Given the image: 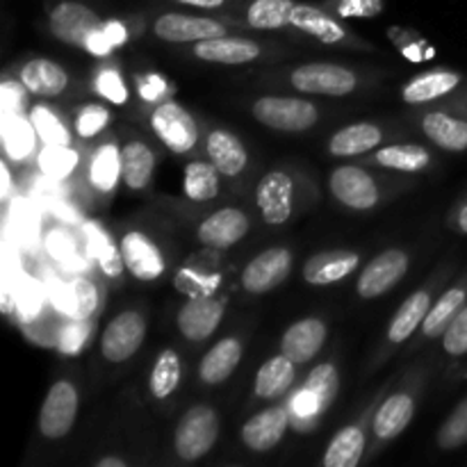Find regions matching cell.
<instances>
[{"label":"cell","instance_id":"31","mask_svg":"<svg viewBox=\"0 0 467 467\" xmlns=\"http://www.w3.org/2000/svg\"><path fill=\"white\" fill-rule=\"evenodd\" d=\"M422 130L433 144L445 150H467V121L459 117H450L445 112H429L422 119Z\"/></svg>","mask_w":467,"mask_h":467},{"label":"cell","instance_id":"55","mask_svg":"<svg viewBox=\"0 0 467 467\" xmlns=\"http://www.w3.org/2000/svg\"><path fill=\"white\" fill-rule=\"evenodd\" d=\"M0 173H3V190H0V194L3 196H7L9 194V171H7V167H0Z\"/></svg>","mask_w":467,"mask_h":467},{"label":"cell","instance_id":"17","mask_svg":"<svg viewBox=\"0 0 467 467\" xmlns=\"http://www.w3.org/2000/svg\"><path fill=\"white\" fill-rule=\"evenodd\" d=\"M287 427H290V413L285 406H272L267 410H260L242 427V442L246 450L265 454L283 441Z\"/></svg>","mask_w":467,"mask_h":467},{"label":"cell","instance_id":"41","mask_svg":"<svg viewBox=\"0 0 467 467\" xmlns=\"http://www.w3.org/2000/svg\"><path fill=\"white\" fill-rule=\"evenodd\" d=\"M30 121L44 144L71 146V132H68V128L64 126L62 119H59L53 109L46 108V105H35V108L30 109Z\"/></svg>","mask_w":467,"mask_h":467},{"label":"cell","instance_id":"37","mask_svg":"<svg viewBox=\"0 0 467 467\" xmlns=\"http://www.w3.org/2000/svg\"><path fill=\"white\" fill-rule=\"evenodd\" d=\"M219 169L213 162H190L182 173V190L190 201L208 203L219 196Z\"/></svg>","mask_w":467,"mask_h":467},{"label":"cell","instance_id":"47","mask_svg":"<svg viewBox=\"0 0 467 467\" xmlns=\"http://www.w3.org/2000/svg\"><path fill=\"white\" fill-rule=\"evenodd\" d=\"M126 39H128L126 26L119 21H108V23H103V27H100L99 32H96V36L91 39L89 48L87 50L94 55H108L114 46L123 44Z\"/></svg>","mask_w":467,"mask_h":467},{"label":"cell","instance_id":"22","mask_svg":"<svg viewBox=\"0 0 467 467\" xmlns=\"http://www.w3.org/2000/svg\"><path fill=\"white\" fill-rule=\"evenodd\" d=\"M208 158L214 167L222 171V176H240L249 164V153L240 137L228 130H213L205 141Z\"/></svg>","mask_w":467,"mask_h":467},{"label":"cell","instance_id":"39","mask_svg":"<svg viewBox=\"0 0 467 467\" xmlns=\"http://www.w3.org/2000/svg\"><path fill=\"white\" fill-rule=\"evenodd\" d=\"M36 130L32 126L30 117L18 114H5L3 119V141L5 150L12 160H26L35 150Z\"/></svg>","mask_w":467,"mask_h":467},{"label":"cell","instance_id":"16","mask_svg":"<svg viewBox=\"0 0 467 467\" xmlns=\"http://www.w3.org/2000/svg\"><path fill=\"white\" fill-rule=\"evenodd\" d=\"M121 255L128 272L140 281H158L164 274V255L141 231H130L121 237Z\"/></svg>","mask_w":467,"mask_h":467},{"label":"cell","instance_id":"50","mask_svg":"<svg viewBox=\"0 0 467 467\" xmlns=\"http://www.w3.org/2000/svg\"><path fill=\"white\" fill-rule=\"evenodd\" d=\"M383 0H337L336 9L340 16H377L383 12Z\"/></svg>","mask_w":467,"mask_h":467},{"label":"cell","instance_id":"19","mask_svg":"<svg viewBox=\"0 0 467 467\" xmlns=\"http://www.w3.org/2000/svg\"><path fill=\"white\" fill-rule=\"evenodd\" d=\"M194 55L203 62L214 64H228V67H237V64H249L260 57V46L255 41L244 39V36H213V39L196 41Z\"/></svg>","mask_w":467,"mask_h":467},{"label":"cell","instance_id":"7","mask_svg":"<svg viewBox=\"0 0 467 467\" xmlns=\"http://www.w3.org/2000/svg\"><path fill=\"white\" fill-rule=\"evenodd\" d=\"M78 418V390L71 381H55L39 413V431L50 441L64 438Z\"/></svg>","mask_w":467,"mask_h":467},{"label":"cell","instance_id":"5","mask_svg":"<svg viewBox=\"0 0 467 467\" xmlns=\"http://www.w3.org/2000/svg\"><path fill=\"white\" fill-rule=\"evenodd\" d=\"M290 82L304 94L347 96L356 89L358 78L340 64H301L292 71Z\"/></svg>","mask_w":467,"mask_h":467},{"label":"cell","instance_id":"30","mask_svg":"<svg viewBox=\"0 0 467 467\" xmlns=\"http://www.w3.org/2000/svg\"><path fill=\"white\" fill-rule=\"evenodd\" d=\"M461 85V76L454 71H429L413 78L409 85L401 89V99L409 105H422L429 100H436L454 91Z\"/></svg>","mask_w":467,"mask_h":467},{"label":"cell","instance_id":"2","mask_svg":"<svg viewBox=\"0 0 467 467\" xmlns=\"http://www.w3.org/2000/svg\"><path fill=\"white\" fill-rule=\"evenodd\" d=\"M254 117L281 132H304L317 123V108L310 100L290 96H263L254 103Z\"/></svg>","mask_w":467,"mask_h":467},{"label":"cell","instance_id":"40","mask_svg":"<svg viewBox=\"0 0 467 467\" xmlns=\"http://www.w3.org/2000/svg\"><path fill=\"white\" fill-rule=\"evenodd\" d=\"M182 377V365L181 358L173 349H164L158 356L153 365V372H150V392H153L155 400H167L176 392L178 383Z\"/></svg>","mask_w":467,"mask_h":467},{"label":"cell","instance_id":"29","mask_svg":"<svg viewBox=\"0 0 467 467\" xmlns=\"http://www.w3.org/2000/svg\"><path fill=\"white\" fill-rule=\"evenodd\" d=\"M121 164H123V182L132 192H141L150 185L155 173V153L149 144L135 140L128 141L121 149Z\"/></svg>","mask_w":467,"mask_h":467},{"label":"cell","instance_id":"42","mask_svg":"<svg viewBox=\"0 0 467 467\" xmlns=\"http://www.w3.org/2000/svg\"><path fill=\"white\" fill-rule=\"evenodd\" d=\"M467 445V397L450 413L438 431V447L445 451Z\"/></svg>","mask_w":467,"mask_h":467},{"label":"cell","instance_id":"6","mask_svg":"<svg viewBox=\"0 0 467 467\" xmlns=\"http://www.w3.org/2000/svg\"><path fill=\"white\" fill-rule=\"evenodd\" d=\"M144 337L146 319L137 310H126L105 327L103 337H100V351L109 363H123L140 351Z\"/></svg>","mask_w":467,"mask_h":467},{"label":"cell","instance_id":"53","mask_svg":"<svg viewBox=\"0 0 467 467\" xmlns=\"http://www.w3.org/2000/svg\"><path fill=\"white\" fill-rule=\"evenodd\" d=\"M99 467H126V461L123 459H117V456H105V459H100Z\"/></svg>","mask_w":467,"mask_h":467},{"label":"cell","instance_id":"14","mask_svg":"<svg viewBox=\"0 0 467 467\" xmlns=\"http://www.w3.org/2000/svg\"><path fill=\"white\" fill-rule=\"evenodd\" d=\"M153 32L158 39L171 41V44H190V41L213 39V36L226 35V26L208 16H190V14L169 12L158 16L153 23Z\"/></svg>","mask_w":467,"mask_h":467},{"label":"cell","instance_id":"3","mask_svg":"<svg viewBox=\"0 0 467 467\" xmlns=\"http://www.w3.org/2000/svg\"><path fill=\"white\" fill-rule=\"evenodd\" d=\"M103 23L105 21H100L94 9L82 3H76V0L57 3L48 12L50 32L59 41H64L68 46H76V48H89L91 39L103 27Z\"/></svg>","mask_w":467,"mask_h":467},{"label":"cell","instance_id":"32","mask_svg":"<svg viewBox=\"0 0 467 467\" xmlns=\"http://www.w3.org/2000/svg\"><path fill=\"white\" fill-rule=\"evenodd\" d=\"M365 454V433L360 427H345L336 433L324 451L327 467H356Z\"/></svg>","mask_w":467,"mask_h":467},{"label":"cell","instance_id":"48","mask_svg":"<svg viewBox=\"0 0 467 467\" xmlns=\"http://www.w3.org/2000/svg\"><path fill=\"white\" fill-rule=\"evenodd\" d=\"M96 254H99L100 265H103V272L109 276H119L126 267L121 255V246H114L112 237L99 235V244H96Z\"/></svg>","mask_w":467,"mask_h":467},{"label":"cell","instance_id":"49","mask_svg":"<svg viewBox=\"0 0 467 467\" xmlns=\"http://www.w3.org/2000/svg\"><path fill=\"white\" fill-rule=\"evenodd\" d=\"M87 336H89V328H87L85 319H73L68 327H64L62 336H59V349H62L64 354H76V351H80V347L85 345Z\"/></svg>","mask_w":467,"mask_h":467},{"label":"cell","instance_id":"51","mask_svg":"<svg viewBox=\"0 0 467 467\" xmlns=\"http://www.w3.org/2000/svg\"><path fill=\"white\" fill-rule=\"evenodd\" d=\"M21 87H16L14 82H5V85H3V109H5V114H18V112H21L23 103H26V96H23Z\"/></svg>","mask_w":467,"mask_h":467},{"label":"cell","instance_id":"54","mask_svg":"<svg viewBox=\"0 0 467 467\" xmlns=\"http://www.w3.org/2000/svg\"><path fill=\"white\" fill-rule=\"evenodd\" d=\"M456 226H459L461 233H465V235H467V203L463 205V208H461L459 217H456Z\"/></svg>","mask_w":467,"mask_h":467},{"label":"cell","instance_id":"27","mask_svg":"<svg viewBox=\"0 0 467 467\" xmlns=\"http://www.w3.org/2000/svg\"><path fill=\"white\" fill-rule=\"evenodd\" d=\"M292 26H295L296 30L306 32V35L315 36V39L322 41V44L327 46L340 44L347 36V30L336 21V18L328 16L324 9L313 7V5L306 3H296L295 12H292Z\"/></svg>","mask_w":467,"mask_h":467},{"label":"cell","instance_id":"33","mask_svg":"<svg viewBox=\"0 0 467 467\" xmlns=\"http://www.w3.org/2000/svg\"><path fill=\"white\" fill-rule=\"evenodd\" d=\"M429 308H431V296L427 292H415L409 299L401 304V308L397 310L395 317H392L390 328H388V337L390 342H404L418 331V327H422L424 317H427Z\"/></svg>","mask_w":467,"mask_h":467},{"label":"cell","instance_id":"8","mask_svg":"<svg viewBox=\"0 0 467 467\" xmlns=\"http://www.w3.org/2000/svg\"><path fill=\"white\" fill-rule=\"evenodd\" d=\"M292 272V254L285 246H272L255 255L242 272V287L249 295H267L276 290Z\"/></svg>","mask_w":467,"mask_h":467},{"label":"cell","instance_id":"52","mask_svg":"<svg viewBox=\"0 0 467 467\" xmlns=\"http://www.w3.org/2000/svg\"><path fill=\"white\" fill-rule=\"evenodd\" d=\"M176 3L187 5V7H199V9H219L226 5V0H176Z\"/></svg>","mask_w":467,"mask_h":467},{"label":"cell","instance_id":"9","mask_svg":"<svg viewBox=\"0 0 467 467\" xmlns=\"http://www.w3.org/2000/svg\"><path fill=\"white\" fill-rule=\"evenodd\" d=\"M328 190H331V194L342 205H347L351 210H360V213L377 208L379 199H381L377 181L365 169L349 167V164L337 167L331 173V178H328Z\"/></svg>","mask_w":467,"mask_h":467},{"label":"cell","instance_id":"10","mask_svg":"<svg viewBox=\"0 0 467 467\" xmlns=\"http://www.w3.org/2000/svg\"><path fill=\"white\" fill-rule=\"evenodd\" d=\"M406 272H409V255L401 249H388L379 254L372 263L365 265L356 290L363 299H377L390 292L406 276Z\"/></svg>","mask_w":467,"mask_h":467},{"label":"cell","instance_id":"38","mask_svg":"<svg viewBox=\"0 0 467 467\" xmlns=\"http://www.w3.org/2000/svg\"><path fill=\"white\" fill-rule=\"evenodd\" d=\"M377 162L381 167L395 169V171H404V173H418L422 169L429 167L431 162V155L424 146L418 144H392V146H383V149L377 150Z\"/></svg>","mask_w":467,"mask_h":467},{"label":"cell","instance_id":"12","mask_svg":"<svg viewBox=\"0 0 467 467\" xmlns=\"http://www.w3.org/2000/svg\"><path fill=\"white\" fill-rule=\"evenodd\" d=\"M226 313V301L208 295H196L178 310V331L192 342H203L213 336Z\"/></svg>","mask_w":467,"mask_h":467},{"label":"cell","instance_id":"13","mask_svg":"<svg viewBox=\"0 0 467 467\" xmlns=\"http://www.w3.org/2000/svg\"><path fill=\"white\" fill-rule=\"evenodd\" d=\"M340 390V374L331 363H322L308 374L299 397L295 400V410L301 418H319L336 401Z\"/></svg>","mask_w":467,"mask_h":467},{"label":"cell","instance_id":"35","mask_svg":"<svg viewBox=\"0 0 467 467\" xmlns=\"http://www.w3.org/2000/svg\"><path fill=\"white\" fill-rule=\"evenodd\" d=\"M295 0H251L246 7V23L254 30H281L292 26Z\"/></svg>","mask_w":467,"mask_h":467},{"label":"cell","instance_id":"36","mask_svg":"<svg viewBox=\"0 0 467 467\" xmlns=\"http://www.w3.org/2000/svg\"><path fill=\"white\" fill-rule=\"evenodd\" d=\"M467 304V290L465 287H451L447 290L436 304H431L427 317H424L422 333L427 337H438L447 331L451 322H454L456 315L461 313V308Z\"/></svg>","mask_w":467,"mask_h":467},{"label":"cell","instance_id":"34","mask_svg":"<svg viewBox=\"0 0 467 467\" xmlns=\"http://www.w3.org/2000/svg\"><path fill=\"white\" fill-rule=\"evenodd\" d=\"M119 181H123L121 149H117L114 144L99 146L89 162V182L99 192L108 194L117 187Z\"/></svg>","mask_w":467,"mask_h":467},{"label":"cell","instance_id":"25","mask_svg":"<svg viewBox=\"0 0 467 467\" xmlns=\"http://www.w3.org/2000/svg\"><path fill=\"white\" fill-rule=\"evenodd\" d=\"M413 415V397L406 395V392H397V395L388 397L381 409H379V413L374 415V433H377L379 441H395L397 436L406 431Z\"/></svg>","mask_w":467,"mask_h":467},{"label":"cell","instance_id":"44","mask_svg":"<svg viewBox=\"0 0 467 467\" xmlns=\"http://www.w3.org/2000/svg\"><path fill=\"white\" fill-rule=\"evenodd\" d=\"M112 121L109 117V109L103 108L99 103H89L78 112L76 117V132L82 140H91V137L99 135L103 128H108V123Z\"/></svg>","mask_w":467,"mask_h":467},{"label":"cell","instance_id":"21","mask_svg":"<svg viewBox=\"0 0 467 467\" xmlns=\"http://www.w3.org/2000/svg\"><path fill=\"white\" fill-rule=\"evenodd\" d=\"M21 85L30 94L41 96V99H53L68 87V73L53 59L36 57L23 64Z\"/></svg>","mask_w":467,"mask_h":467},{"label":"cell","instance_id":"4","mask_svg":"<svg viewBox=\"0 0 467 467\" xmlns=\"http://www.w3.org/2000/svg\"><path fill=\"white\" fill-rule=\"evenodd\" d=\"M150 128L173 153H190L199 141L194 117L178 103H160L150 114Z\"/></svg>","mask_w":467,"mask_h":467},{"label":"cell","instance_id":"45","mask_svg":"<svg viewBox=\"0 0 467 467\" xmlns=\"http://www.w3.org/2000/svg\"><path fill=\"white\" fill-rule=\"evenodd\" d=\"M94 87L105 100H109V103L123 105L128 100V87L123 85V78L119 76V71H114V68H100V71L96 73Z\"/></svg>","mask_w":467,"mask_h":467},{"label":"cell","instance_id":"28","mask_svg":"<svg viewBox=\"0 0 467 467\" xmlns=\"http://www.w3.org/2000/svg\"><path fill=\"white\" fill-rule=\"evenodd\" d=\"M55 304L67 317L89 319L99 308V290L89 278H73L59 287Z\"/></svg>","mask_w":467,"mask_h":467},{"label":"cell","instance_id":"43","mask_svg":"<svg viewBox=\"0 0 467 467\" xmlns=\"http://www.w3.org/2000/svg\"><path fill=\"white\" fill-rule=\"evenodd\" d=\"M78 153L71 146H55L46 144L39 153V167L46 176L50 178H67L76 169Z\"/></svg>","mask_w":467,"mask_h":467},{"label":"cell","instance_id":"26","mask_svg":"<svg viewBox=\"0 0 467 467\" xmlns=\"http://www.w3.org/2000/svg\"><path fill=\"white\" fill-rule=\"evenodd\" d=\"M383 141V130L374 123H354V126H347L342 130H337L336 135L328 141V153L333 158H354V155H363L368 150L377 149Z\"/></svg>","mask_w":467,"mask_h":467},{"label":"cell","instance_id":"23","mask_svg":"<svg viewBox=\"0 0 467 467\" xmlns=\"http://www.w3.org/2000/svg\"><path fill=\"white\" fill-rule=\"evenodd\" d=\"M242 360V342L237 337H223L219 340L208 354L203 356L199 365V377L205 386H219L226 381L237 369Z\"/></svg>","mask_w":467,"mask_h":467},{"label":"cell","instance_id":"46","mask_svg":"<svg viewBox=\"0 0 467 467\" xmlns=\"http://www.w3.org/2000/svg\"><path fill=\"white\" fill-rule=\"evenodd\" d=\"M442 347L450 356L459 358V356L467 354V304L461 308V313L456 315L454 322L447 327V331L442 333Z\"/></svg>","mask_w":467,"mask_h":467},{"label":"cell","instance_id":"15","mask_svg":"<svg viewBox=\"0 0 467 467\" xmlns=\"http://www.w3.org/2000/svg\"><path fill=\"white\" fill-rule=\"evenodd\" d=\"M249 228L251 223L244 210L222 208L201 222L196 237H199L201 244L210 246V249H228V246L244 240Z\"/></svg>","mask_w":467,"mask_h":467},{"label":"cell","instance_id":"1","mask_svg":"<svg viewBox=\"0 0 467 467\" xmlns=\"http://www.w3.org/2000/svg\"><path fill=\"white\" fill-rule=\"evenodd\" d=\"M219 441V418L210 406H194L182 415L173 436L178 459L199 461L210 454Z\"/></svg>","mask_w":467,"mask_h":467},{"label":"cell","instance_id":"24","mask_svg":"<svg viewBox=\"0 0 467 467\" xmlns=\"http://www.w3.org/2000/svg\"><path fill=\"white\" fill-rule=\"evenodd\" d=\"M296 379V363L285 354L269 358L255 374L254 392L258 400H281Z\"/></svg>","mask_w":467,"mask_h":467},{"label":"cell","instance_id":"18","mask_svg":"<svg viewBox=\"0 0 467 467\" xmlns=\"http://www.w3.org/2000/svg\"><path fill=\"white\" fill-rule=\"evenodd\" d=\"M360 265V255L349 249H336V251H322V254L313 255L306 260L304 265V281L310 285H333V283L342 281L356 272Z\"/></svg>","mask_w":467,"mask_h":467},{"label":"cell","instance_id":"20","mask_svg":"<svg viewBox=\"0 0 467 467\" xmlns=\"http://www.w3.org/2000/svg\"><path fill=\"white\" fill-rule=\"evenodd\" d=\"M327 324L317 317H306L292 324L281 340V354L299 363H308L310 358L319 354V349L327 342Z\"/></svg>","mask_w":467,"mask_h":467},{"label":"cell","instance_id":"11","mask_svg":"<svg viewBox=\"0 0 467 467\" xmlns=\"http://www.w3.org/2000/svg\"><path fill=\"white\" fill-rule=\"evenodd\" d=\"M255 205H258L265 223L269 226L285 223L292 217V205H295V182H292L290 173H265L255 187Z\"/></svg>","mask_w":467,"mask_h":467}]
</instances>
